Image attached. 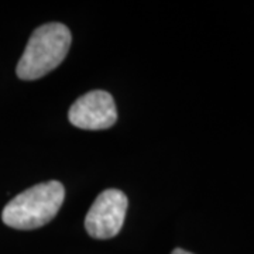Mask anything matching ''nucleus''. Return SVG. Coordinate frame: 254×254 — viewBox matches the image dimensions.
I'll list each match as a JSON object with an SVG mask.
<instances>
[{
    "label": "nucleus",
    "mask_w": 254,
    "mask_h": 254,
    "mask_svg": "<svg viewBox=\"0 0 254 254\" xmlns=\"http://www.w3.org/2000/svg\"><path fill=\"white\" fill-rule=\"evenodd\" d=\"M128 200L119 190H103L85 218V229L93 239H110L122 230L127 213Z\"/></svg>",
    "instance_id": "obj_3"
},
{
    "label": "nucleus",
    "mask_w": 254,
    "mask_h": 254,
    "mask_svg": "<svg viewBox=\"0 0 254 254\" xmlns=\"http://www.w3.org/2000/svg\"><path fill=\"white\" fill-rule=\"evenodd\" d=\"M68 119L82 130H105L116 123L118 110L109 92L92 91L73 102Z\"/></svg>",
    "instance_id": "obj_4"
},
{
    "label": "nucleus",
    "mask_w": 254,
    "mask_h": 254,
    "mask_svg": "<svg viewBox=\"0 0 254 254\" xmlns=\"http://www.w3.org/2000/svg\"><path fill=\"white\" fill-rule=\"evenodd\" d=\"M71 43L69 28L61 23H48L36 28L17 64V76L34 81L51 72L65 60Z\"/></svg>",
    "instance_id": "obj_2"
},
{
    "label": "nucleus",
    "mask_w": 254,
    "mask_h": 254,
    "mask_svg": "<svg viewBox=\"0 0 254 254\" xmlns=\"http://www.w3.org/2000/svg\"><path fill=\"white\" fill-rule=\"evenodd\" d=\"M171 254H192V253L187 252V250H184V249H175V250H173V253Z\"/></svg>",
    "instance_id": "obj_5"
},
{
    "label": "nucleus",
    "mask_w": 254,
    "mask_h": 254,
    "mask_svg": "<svg viewBox=\"0 0 254 254\" xmlns=\"http://www.w3.org/2000/svg\"><path fill=\"white\" fill-rule=\"evenodd\" d=\"M65 198L64 185L48 181L18 193L1 212L4 225L17 230H33L50 223L57 216Z\"/></svg>",
    "instance_id": "obj_1"
}]
</instances>
